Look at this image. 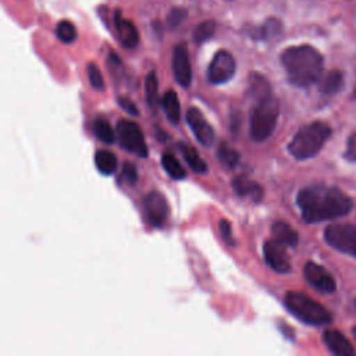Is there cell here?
I'll return each mask as SVG.
<instances>
[{
  "label": "cell",
  "instance_id": "cell-1",
  "mask_svg": "<svg viewBox=\"0 0 356 356\" xmlns=\"http://www.w3.org/2000/svg\"><path fill=\"white\" fill-rule=\"evenodd\" d=\"M302 217L306 222L334 220L349 213L352 200L335 186L310 185L299 191L296 196Z\"/></svg>",
  "mask_w": 356,
  "mask_h": 356
},
{
  "label": "cell",
  "instance_id": "cell-2",
  "mask_svg": "<svg viewBox=\"0 0 356 356\" xmlns=\"http://www.w3.org/2000/svg\"><path fill=\"white\" fill-rule=\"evenodd\" d=\"M281 64L292 85L309 88L321 78L324 58L314 47L300 44L285 49L281 53Z\"/></svg>",
  "mask_w": 356,
  "mask_h": 356
},
{
  "label": "cell",
  "instance_id": "cell-3",
  "mask_svg": "<svg viewBox=\"0 0 356 356\" xmlns=\"http://www.w3.org/2000/svg\"><path fill=\"white\" fill-rule=\"evenodd\" d=\"M331 136V127L323 121H314L302 127L288 145V150L298 160L316 156Z\"/></svg>",
  "mask_w": 356,
  "mask_h": 356
},
{
  "label": "cell",
  "instance_id": "cell-4",
  "mask_svg": "<svg viewBox=\"0 0 356 356\" xmlns=\"http://www.w3.org/2000/svg\"><path fill=\"white\" fill-rule=\"evenodd\" d=\"M278 115L280 104L278 100L273 96V93L256 99V106L252 110L249 125L252 139L256 142L266 140L275 129Z\"/></svg>",
  "mask_w": 356,
  "mask_h": 356
},
{
  "label": "cell",
  "instance_id": "cell-5",
  "mask_svg": "<svg viewBox=\"0 0 356 356\" xmlns=\"http://www.w3.org/2000/svg\"><path fill=\"white\" fill-rule=\"evenodd\" d=\"M284 305L291 314L306 324L323 325L332 320L331 313L323 305L300 292H286Z\"/></svg>",
  "mask_w": 356,
  "mask_h": 356
},
{
  "label": "cell",
  "instance_id": "cell-6",
  "mask_svg": "<svg viewBox=\"0 0 356 356\" xmlns=\"http://www.w3.org/2000/svg\"><path fill=\"white\" fill-rule=\"evenodd\" d=\"M117 138L120 146L139 157H147L149 149L139 125L131 120H121L117 124Z\"/></svg>",
  "mask_w": 356,
  "mask_h": 356
},
{
  "label": "cell",
  "instance_id": "cell-7",
  "mask_svg": "<svg viewBox=\"0 0 356 356\" xmlns=\"http://www.w3.org/2000/svg\"><path fill=\"white\" fill-rule=\"evenodd\" d=\"M325 241L337 250L356 257V227L350 224H331L324 231Z\"/></svg>",
  "mask_w": 356,
  "mask_h": 356
},
{
  "label": "cell",
  "instance_id": "cell-8",
  "mask_svg": "<svg viewBox=\"0 0 356 356\" xmlns=\"http://www.w3.org/2000/svg\"><path fill=\"white\" fill-rule=\"evenodd\" d=\"M235 70L236 63L234 56L228 50H218L209 64L207 79L214 85L225 83L234 76Z\"/></svg>",
  "mask_w": 356,
  "mask_h": 356
},
{
  "label": "cell",
  "instance_id": "cell-9",
  "mask_svg": "<svg viewBox=\"0 0 356 356\" xmlns=\"http://www.w3.org/2000/svg\"><path fill=\"white\" fill-rule=\"evenodd\" d=\"M168 203L165 197L157 192L152 191L149 192L143 199V214L145 220L150 227H163L165 222V218L168 216Z\"/></svg>",
  "mask_w": 356,
  "mask_h": 356
},
{
  "label": "cell",
  "instance_id": "cell-10",
  "mask_svg": "<svg viewBox=\"0 0 356 356\" xmlns=\"http://www.w3.org/2000/svg\"><path fill=\"white\" fill-rule=\"evenodd\" d=\"M186 122L192 129L195 138L204 146H210L214 142V129L200 113L199 108L191 107L185 114Z\"/></svg>",
  "mask_w": 356,
  "mask_h": 356
},
{
  "label": "cell",
  "instance_id": "cell-11",
  "mask_svg": "<svg viewBox=\"0 0 356 356\" xmlns=\"http://www.w3.org/2000/svg\"><path fill=\"white\" fill-rule=\"evenodd\" d=\"M171 68H172L175 81L182 88H189V85L192 82V67H191L188 50L184 44L175 46V49L172 51Z\"/></svg>",
  "mask_w": 356,
  "mask_h": 356
},
{
  "label": "cell",
  "instance_id": "cell-12",
  "mask_svg": "<svg viewBox=\"0 0 356 356\" xmlns=\"http://www.w3.org/2000/svg\"><path fill=\"white\" fill-rule=\"evenodd\" d=\"M303 273H305L307 282L310 285H313L316 289L325 292V293H331L335 291L337 284H335L334 277L320 264H317L314 261H307Z\"/></svg>",
  "mask_w": 356,
  "mask_h": 356
},
{
  "label": "cell",
  "instance_id": "cell-13",
  "mask_svg": "<svg viewBox=\"0 0 356 356\" xmlns=\"http://www.w3.org/2000/svg\"><path fill=\"white\" fill-rule=\"evenodd\" d=\"M263 252H264L266 263L273 270H275L277 273H282V274L291 271V261L286 256V252H285L282 243L277 242L275 239H268L264 242Z\"/></svg>",
  "mask_w": 356,
  "mask_h": 356
},
{
  "label": "cell",
  "instance_id": "cell-14",
  "mask_svg": "<svg viewBox=\"0 0 356 356\" xmlns=\"http://www.w3.org/2000/svg\"><path fill=\"white\" fill-rule=\"evenodd\" d=\"M114 25H115L117 36L124 47L134 49L138 46L139 33H138L136 26L129 19H125L118 10L114 14Z\"/></svg>",
  "mask_w": 356,
  "mask_h": 356
},
{
  "label": "cell",
  "instance_id": "cell-15",
  "mask_svg": "<svg viewBox=\"0 0 356 356\" xmlns=\"http://www.w3.org/2000/svg\"><path fill=\"white\" fill-rule=\"evenodd\" d=\"M323 339L327 345V348L339 356H353L355 348L349 342L348 338H345L339 331L337 330H327L323 335Z\"/></svg>",
  "mask_w": 356,
  "mask_h": 356
},
{
  "label": "cell",
  "instance_id": "cell-16",
  "mask_svg": "<svg viewBox=\"0 0 356 356\" xmlns=\"http://www.w3.org/2000/svg\"><path fill=\"white\" fill-rule=\"evenodd\" d=\"M235 192L242 197H249L253 202H260L263 197V188L248 177H236L232 182Z\"/></svg>",
  "mask_w": 356,
  "mask_h": 356
},
{
  "label": "cell",
  "instance_id": "cell-17",
  "mask_svg": "<svg viewBox=\"0 0 356 356\" xmlns=\"http://www.w3.org/2000/svg\"><path fill=\"white\" fill-rule=\"evenodd\" d=\"M281 31H282L281 21L277 18H268L261 25H256L248 29V35L254 40H268L280 35Z\"/></svg>",
  "mask_w": 356,
  "mask_h": 356
},
{
  "label": "cell",
  "instance_id": "cell-18",
  "mask_svg": "<svg viewBox=\"0 0 356 356\" xmlns=\"http://www.w3.org/2000/svg\"><path fill=\"white\" fill-rule=\"evenodd\" d=\"M271 234H273V239L282 243L284 246L293 248L298 245V241H299L298 232L285 221H275L271 225Z\"/></svg>",
  "mask_w": 356,
  "mask_h": 356
},
{
  "label": "cell",
  "instance_id": "cell-19",
  "mask_svg": "<svg viewBox=\"0 0 356 356\" xmlns=\"http://www.w3.org/2000/svg\"><path fill=\"white\" fill-rule=\"evenodd\" d=\"M161 107L168 118L170 122H179L181 120V106H179V100H178V95L174 90H167L164 92V95L161 96Z\"/></svg>",
  "mask_w": 356,
  "mask_h": 356
},
{
  "label": "cell",
  "instance_id": "cell-20",
  "mask_svg": "<svg viewBox=\"0 0 356 356\" xmlns=\"http://www.w3.org/2000/svg\"><path fill=\"white\" fill-rule=\"evenodd\" d=\"M318 89L324 95H335L337 92L341 90L343 85V75L341 71H330L320 79Z\"/></svg>",
  "mask_w": 356,
  "mask_h": 356
},
{
  "label": "cell",
  "instance_id": "cell-21",
  "mask_svg": "<svg viewBox=\"0 0 356 356\" xmlns=\"http://www.w3.org/2000/svg\"><path fill=\"white\" fill-rule=\"evenodd\" d=\"M181 152H182L185 161L195 172L203 174L207 171L206 161L199 156V152L193 146H191L188 143H181Z\"/></svg>",
  "mask_w": 356,
  "mask_h": 356
},
{
  "label": "cell",
  "instance_id": "cell-22",
  "mask_svg": "<svg viewBox=\"0 0 356 356\" xmlns=\"http://www.w3.org/2000/svg\"><path fill=\"white\" fill-rule=\"evenodd\" d=\"M95 164L103 175H111L117 170V157L108 150H97L95 154Z\"/></svg>",
  "mask_w": 356,
  "mask_h": 356
},
{
  "label": "cell",
  "instance_id": "cell-23",
  "mask_svg": "<svg viewBox=\"0 0 356 356\" xmlns=\"http://www.w3.org/2000/svg\"><path fill=\"white\" fill-rule=\"evenodd\" d=\"M161 164L165 170V172L172 178V179H184L186 177V171L179 163V160L172 154L165 152L161 157Z\"/></svg>",
  "mask_w": 356,
  "mask_h": 356
},
{
  "label": "cell",
  "instance_id": "cell-24",
  "mask_svg": "<svg viewBox=\"0 0 356 356\" xmlns=\"http://www.w3.org/2000/svg\"><path fill=\"white\" fill-rule=\"evenodd\" d=\"M93 131H95V135L97 136L99 140H102L103 143L106 145H111L115 142V134H114V129L111 128L110 122L103 118V117H97L95 120V124H93Z\"/></svg>",
  "mask_w": 356,
  "mask_h": 356
},
{
  "label": "cell",
  "instance_id": "cell-25",
  "mask_svg": "<svg viewBox=\"0 0 356 356\" xmlns=\"http://www.w3.org/2000/svg\"><path fill=\"white\" fill-rule=\"evenodd\" d=\"M145 96H146L147 104L152 108H154L157 102H159V79H157V75L153 71H150L146 75V79H145Z\"/></svg>",
  "mask_w": 356,
  "mask_h": 356
},
{
  "label": "cell",
  "instance_id": "cell-26",
  "mask_svg": "<svg viewBox=\"0 0 356 356\" xmlns=\"http://www.w3.org/2000/svg\"><path fill=\"white\" fill-rule=\"evenodd\" d=\"M249 89H250V93L253 95L254 99H260V97H264V96L273 93L268 81L263 75H260L257 72L256 74L253 72L250 75V86H249Z\"/></svg>",
  "mask_w": 356,
  "mask_h": 356
},
{
  "label": "cell",
  "instance_id": "cell-27",
  "mask_svg": "<svg viewBox=\"0 0 356 356\" xmlns=\"http://www.w3.org/2000/svg\"><path fill=\"white\" fill-rule=\"evenodd\" d=\"M216 22L214 21H204L202 24H199L195 31H193V39L197 44L209 40L214 32H216Z\"/></svg>",
  "mask_w": 356,
  "mask_h": 356
},
{
  "label": "cell",
  "instance_id": "cell-28",
  "mask_svg": "<svg viewBox=\"0 0 356 356\" xmlns=\"http://www.w3.org/2000/svg\"><path fill=\"white\" fill-rule=\"evenodd\" d=\"M217 156L220 159V161L229 167V168H234L238 163H239V153L234 149V147H229L228 145H221L217 150Z\"/></svg>",
  "mask_w": 356,
  "mask_h": 356
},
{
  "label": "cell",
  "instance_id": "cell-29",
  "mask_svg": "<svg viewBox=\"0 0 356 356\" xmlns=\"http://www.w3.org/2000/svg\"><path fill=\"white\" fill-rule=\"evenodd\" d=\"M56 33H57V38L64 43H72L76 38V29H75L74 24L67 21V19L60 21L57 24Z\"/></svg>",
  "mask_w": 356,
  "mask_h": 356
},
{
  "label": "cell",
  "instance_id": "cell-30",
  "mask_svg": "<svg viewBox=\"0 0 356 356\" xmlns=\"http://www.w3.org/2000/svg\"><path fill=\"white\" fill-rule=\"evenodd\" d=\"M88 78H89V83L93 89L96 90H103L104 89V79H103V75L99 70V67L93 63H89L88 64Z\"/></svg>",
  "mask_w": 356,
  "mask_h": 356
},
{
  "label": "cell",
  "instance_id": "cell-31",
  "mask_svg": "<svg viewBox=\"0 0 356 356\" xmlns=\"http://www.w3.org/2000/svg\"><path fill=\"white\" fill-rule=\"evenodd\" d=\"M345 159L349 161H356V132L352 134L348 139L346 150H345Z\"/></svg>",
  "mask_w": 356,
  "mask_h": 356
},
{
  "label": "cell",
  "instance_id": "cell-32",
  "mask_svg": "<svg viewBox=\"0 0 356 356\" xmlns=\"http://www.w3.org/2000/svg\"><path fill=\"white\" fill-rule=\"evenodd\" d=\"M220 231H221V235H222L224 241L228 245H234L235 243V239H234V235H232V229H231V224L227 220H221Z\"/></svg>",
  "mask_w": 356,
  "mask_h": 356
},
{
  "label": "cell",
  "instance_id": "cell-33",
  "mask_svg": "<svg viewBox=\"0 0 356 356\" xmlns=\"http://www.w3.org/2000/svg\"><path fill=\"white\" fill-rule=\"evenodd\" d=\"M185 14L186 13L182 8H172L168 14V24L172 25V26H177L185 18Z\"/></svg>",
  "mask_w": 356,
  "mask_h": 356
},
{
  "label": "cell",
  "instance_id": "cell-34",
  "mask_svg": "<svg viewBox=\"0 0 356 356\" xmlns=\"http://www.w3.org/2000/svg\"><path fill=\"white\" fill-rule=\"evenodd\" d=\"M118 103H120V106H121L127 113H129V114H132V115H139L138 107H136L129 99L120 97V99H118Z\"/></svg>",
  "mask_w": 356,
  "mask_h": 356
},
{
  "label": "cell",
  "instance_id": "cell-35",
  "mask_svg": "<svg viewBox=\"0 0 356 356\" xmlns=\"http://www.w3.org/2000/svg\"><path fill=\"white\" fill-rule=\"evenodd\" d=\"M124 177L125 179H128L129 182H135L138 178V172L135 170V167L132 164H124Z\"/></svg>",
  "mask_w": 356,
  "mask_h": 356
},
{
  "label": "cell",
  "instance_id": "cell-36",
  "mask_svg": "<svg viewBox=\"0 0 356 356\" xmlns=\"http://www.w3.org/2000/svg\"><path fill=\"white\" fill-rule=\"evenodd\" d=\"M352 334H353V337H355V339H356V327L352 328Z\"/></svg>",
  "mask_w": 356,
  "mask_h": 356
},
{
  "label": "cell",
  "instance_id": "cell-37",
  "mask_svg": "<svg viewBox=\"0 0 356 356\" xmlns=\"http://www.w3.org/2000/svg\"><path fill=\"white\" fill-rule=\"evenodd\" d=\"M355 96H356V86H355Z\"/></svg>",
  "mask_w": 356,
  "mask_h": 356
}]
</instances>
